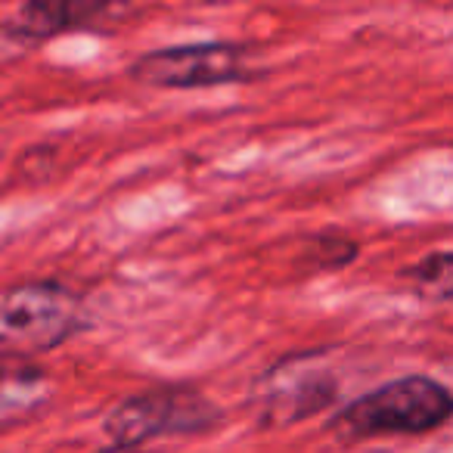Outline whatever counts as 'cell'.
Segmentation results:
<instances>
[{
  "mask_svg": "<svg viewBox=\"0 0 453 453\" xmlns=\"http://www.w3.org/2000/svg\"><path fill=\"white\" fill-rule=\"evenodd\" d=\"M115 13H121V7L109 0H28L4 32L22 44H38L69 32H96Z\"/></svg>",
  "mask_w": 453,
  "mask_h": 453,
  "instance_id": "cell-6",
  "label": "cell"
},
{
  "mask_svg": "<svg viewBox=\"0 0 453 453\" xmlns=\"http://www.w3.org/2000/svg\"><path fill=\"white\" fill-rule=\"evenodd\" d=\"M96 453H150V450H140V447H103V450H96Z\"/></svg>",
  "mask_w": 453,
  "mask_h": 453,
  "instance_id": "cell-10",
  "label": "cell"
},
{
  "mask_svg": "<svg viewBox=\"0 0 453 453\" xmlns=\"http://www.w3.org/2000/svg\"><path fill=\"white\" fill-rule=\"evenodd\" d=\"M50 379L41 366L28 364L26 357L4 360V385H0V419L4 426H16L50 403Z\"/></svg>",
  "mask_w": 453,
  "mask_h": 453,
  "instance_id": "cell-7",
  "label": "cell"
},
{
  "mask_svg": "<svg viewBox=\"0 0 453 453\" xmlns=\"http://www.w3.org/2000/svg\"><path fill=\"white\" fill-rule=\"evenodd\" d=\"M88 329L81 296L59 280L16 283L0 298V345L7 357H32L75 339Z\"/></svg>",
  "mask_w": 453,
  "mask_h": 453,
  "instance_id": "cell-2",
  "label": "cell"
},
{
  "mask_svg": "<svg viewBox=\"0 0 453 453\" xmlns=\"http://www.w3.org/2000/svg\"><path fill=\"white\" fill-rule=\"evenodd\" d=\"M450 419L453 391L426 372H410L345 403L329 422V434L348 447L388 434H428Z\"/></svg>",
  "mask_w": 453,
  "mask_h": 453,
  "instance_id": "cell-1",
  "label": "cell"
},
{
  "mask_svg": "<svg viewBox=\"0 0 453 453\" xmlns=\"http://www.w3.org/2000/svg\"><path fill=\"white\" fill-rule=\"evenodd\" d=\"M397 280L426 302H453V252H428L401 267Z\"/></svg>",
  "mask_w": 453,
  "mask_h": 453,
  "instance_id": "cell-8",
  "label": "cell"
},
{
  "mask_svg": "<svg viewBox=\"0 0 453 453\" xmlns=\"http://www.w3.org/2000/svg\"><path fill=\"white\" fill-rule=\"evenodd\" d=\"M249 53L234 41H199V44H174L137 57L127 69L134 81L158 90H202L224 84L255 81Z\"/></svg>",
  "mask_w": 453,
  "mask_h": 453,
  "instance_id": "cell-4",
  "label": "cell"
},
{
  "mask_svg": "<svg viewBox=\"0 0 453 453\" xmlns=\"http://www.w3.org/2000/svg\"><path fill=\"white\" fill-rule=\"evenodd\" d=\"M360 255L357 240L339 234V230H326V234H314L304 240L302 249V267L304 271H342V267L354 265Z\"/></svg>",
  "mask_w": 453,
  "mask_h": 453,
  "instance_id": "cell-9",
  "label": "cell"
},
{
  "mask_svg": "<svg viewBox=\"0 0 453 453\" xmlns=\"http://www.w3.org/2000/svg\"><path fill=\"white\" fill-rule=\"evenodd\" d=\"M311 354H289L265 372L255 385V419L265 428H286L333 407L339 397V379L326 370H314Z\"/></svg>",
  "mask_w": 453,
  "mask_h": 453,
  "instance_id": "cell-5",
  "label": "cell"
},
{
  "mask_svg": "<svg viewBox=\"0 0 453 453\" xmlns=\"http://www.w3.org/2000/svg\"><path fill=\"white\" fill-rule=\"evenodd\" d=\"M224 413L196 388H150L109 410L103 432L115 447H140L156 438H193L220 426Z\"/></svg>",
  "mask_w": 453,
  "mask_h": 453,
  "instance_id": "cell-3",
  "label": "cell"
}]
</instances>
